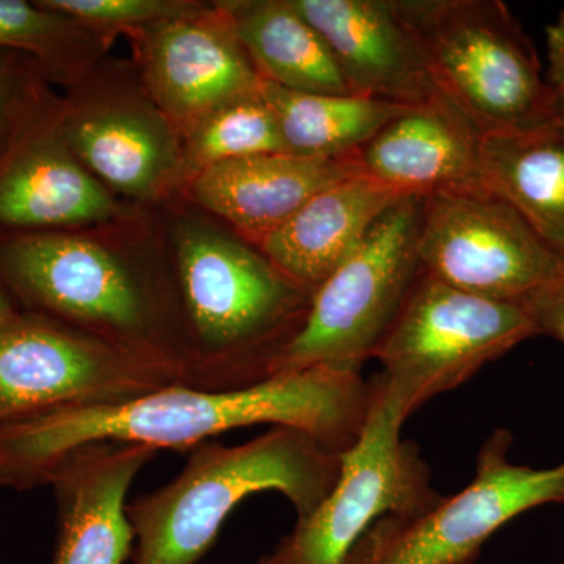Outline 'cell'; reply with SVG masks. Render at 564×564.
Returning a JSON list of instances; mask_svg holds the SVG:
<instances>
[{
  "label": "cell",
  "instance_id": "obj_1",
  "mask_svg": "<svg viewBox=\"0 0 564 564\" xmlns=\"http://www.w3.org/2000/svg\"><path fill=\"white\" fill-rule=\"evenodd\" d=\"M370 386L361 375L306 369L232 391L174 383L128 402L58 411L0 426V485H46L63 456L96 443L193 451L256 425L288 426L345 454L361 436Z\"/></svg>",
  "mask_w": 564,
  "mask_h": 564
},
{
  "label": "cell",
  "instance_id": "obj_2",
  "mask_svg": "<svg viewBox=\"0 0 564 564\" xmlns=\"http://www.w3.org/2000/svg\"><path fill=\"white\" fill-rule=\"evenodd\" d=\"M176 293L187 333V386L232 391L262 383L302 329L314 292L261 251L210 226L176 236Z\"/></svg>",
  "mask_w": 564,
  "mask_h": 564
},
{
  "label": "cell",
  "instance_id": "obj_3",
  "mask_svg": "<svg viewBox=\"0 0 564 564\" xmlns=\"http://www.w3.org/2000/svg\"><path fill=\"white\" fill-rule=\"evenodd\" d=\"M340 467V454L288 426L245 444L198 445L174 480L128 503L132 563H198L229 514L254 494L280 492L304 518L332 491Z\"/></svg>",
  "mask_w": 564,
  "mask_h": 564
},
{
  "label": "cell",
  "instance_id": "obj_4",
  "mask_svg": "<svg viewBox=\"0 0 564 564\" xmlns=\"http://www.w3.org/2000/svg\"><path fill=\"white\" fill-rule=\"evenodd\" d=\"M0 269L39 315L120 345L187 383L191 351L180 299L113 251L80 237H24L7 247Z\"/></svg>",
  "mask_w": 564,
  "mask_h": 564
},
{
  "label": "cell",
  "instance_id": "obj_5",
  "mask_svg": "<svg viewBox=\"0 0 564 564\" xmlns=\"http://www.w3.org/2000/svg\"><path fill=\"white\" fill-rule=\"evenodd\" d=\"M436 90L481 137L556 115L532 40L500 0H399Z\"/></svg>",
  "mask_w": 564,
  "mask_h": 564
},
{
  "label": "cell",
  "instance_id": "obj_6",
  "mask_svg": "<svg viewBox=\"0 0 564 564\" xmlns=\"http://www.w3.org/2000/svg\"><path fill=\"white\" fill-rule=\"evenodd\" d=\"M422 203L421 196H404L381 215L314 292L302 329L278 356L270 377L306 369L361 375L422 276Z\"/></svg>",
  "mask_w": 564,
  "mask_h": 564
},
{
  "label": "cell",
  "instance_id": "obj_7",
  "mask_svg": "<svg viewBox=\"0 0 564 564\" xmlns=\"http://www.w3.org/2000/svg\"><path fill=\"white\" fill-rule=\"evenodd\" d=\"M361 436L340 455L343 467L328 496L296 521L259 564H344L355 544L388 514L421 513L440 502L417 445L403 440L410 415L375 375Z\"/></svg>",
  "mask_w": 564,
  "mask_h": 564
},
{
  "label": "cell",
  "instance_id": "obj_8",
  "mask_svg": "<svg viewBox=\"0 0 564 564\" xmlns=\"http://www.w3.org/2000/svg\"><path fill=\"white\" fill-rule=\"evenodd\" d=\"M538 328L518 303L458 291L422 273L375 358L404 413L458 388Z\"/></svg>",
  "mask_w": 564,
  "mask_h": 564
},
{
  "label": "cell",
  "instance_id": "obj_9",
  "mask_svg": "<svg viewBox=\"0 0 564 564\" xmlns=\"http://www.w3.org/2000/svg\"><path fill=\"white\" fill-rule=\"evenodd\" d=\"M513 436L496 430L481 445L474 480L421 513L378 519L344 564H475L497 530L541 505L564 503V463H511Z\"/></svg>",
  "mask_w": 564,
  "mask_h": 564
},
{
  "label": "cell",
  "instance_id": "obj_10",
  "mask_svg": "<svg viewBox=\"0 0 564 564\" xmlns=\"http://www.w3.org/2000/svg\"><path fill=\"white\" fill-rule=\"evenodd\" d=\"M174 383L159 364L43 315H18L0 329V426L128 402Z\"/></svg>",
  "mask_w": 564,
  "mask_h": 564
},
{
  "label": "cell",
  "instance_id": "obj_11",
  "mask_svg": "<svg viewBox=\"0 0 564 564\" xmlns=\"http://www.w3.org/2000/svg\"><path fill=\"white\" fill-rule=\"evenodd\" d=\"M417 254L423 273L496 302L521 304L564 273L562 256L488 192L425 196Z\"/></svg>",
  "mask_w": 564,
  "mask_h": 564
},
{
  "label": "cell",
  "instance_id": "obj_12",
  "mask_svg": "<svg viewBox=\"0 0 564 564\" xmlns=\"http://www.w3.org/2000/svg\"><path fill=\"white\" fill-rule=\"evenodd\" d=\"M141 58L155 101L195 126L231 104L261 98L263 79L225 14H202L143 29Z\"/></svg>",
  "mask_w": 564,
  "mask_h": 564
},
{
  "label": "cell",
  "instance_id": "obj_13",
  "mask_svg": "<svg viewBox=\"0 0 564 564\" xmlns=\"http://www.w3.org/2000/svg\"><path fill=\"white\" fill-rule=\"evenodd\" d=\"M321 33L351 95L422 106L441 95L399 0H291Z\"/></svg>",
  "mask_w": 564,
  "mask_h": 564
},
{
  "label": "cell",
  "instance_id": "obj_14",
  "mask_svg": "<svg viewBox=\"0 0 564 564\" xmlns=\"http://www.w3.org/2000/svg\"><path fill=\"white\" fill-rule=\"evenodd\" d=\"M155 451L96 443L63 456L47 477L57 500L58 533L51 564H124L135 534L128 494Z\"/></svg>",
  "mask_w": 564,
  "mask_h": 564
},
{
  "label": "cell",
  "instance_id": "obj_15",
  "mask_svg": "<svg viewBox=\"0 0 564 564\" xmlns=\"http://www.w3.org/2000/svg\"><path fill=\"white\" fill-rule=\"evenodd\" d=\"M481 135L443 95L408 107L359 150L362 173L402 196L485 192Z\"/></svg>",
  "mask_w": 564,
  "mask_h": 564
},
{
  "label": "cell",
  "instance_id": "obj_16",
  "mask_svg": "<svg viewBox=\"0 0 564 564\" xmlns=\"http://www.w3.org/2000/svg\"><path fill=\"white\" fill-rule=\"evenodd\" d=\"M362 173L358 152L302 158L289 152L250 155L195 174L192 198L261 243L325 188Z\"/></svg>",
  "mask_w": 564,
  "mask_h": 564
},
{
  "label": "cell",
  "instance_id": "obj_17",
  "mask_svg": "<svg viewBox=\"0 0 564 564\" xmlns=\"http://www.w3.org/2000/svg\"><path fill=\"white\" fill-rule=\"evenodd\" d=\"M400 193L366 174L334 184L263 237L259 251L285 276L315 292L355 252Z\"/></svg>",
  "mask_w": 564,
  "mask_h": 564
},
{
  "label": "cell",
  "instance_id": "obj_18",
  "mask_svg": "<svg viewBox=\"0 0 564 564\" xmlns=\"http://www.w3.org/2000/svg\"><path fill=\"white\" fill-rule=\"evenodd\" d=\"M480 182L564 259V115L530 131L481 137Z\"/></svg>",
  "mask_w": 564,
  "mask_h": 564
},
{
  "label": "cell",
  "instance_id": "obj_19",
  "mask_svg": "<svg viewBox=\"0 0 564 564\" xmlns=\"http://www.w3.org/2000/svg\"><path fill=\"white\" fill-rule=\"evenodd\" d=\"M263 80L311 95H351L321 33L291 0H240L220 7Z\"/></svg>",
  "mask_w": 564,
  "mask_h": 564
},
{
  "label": "cell",
  "instance_id": "obj_20",
  "mask_svg": "<svg viewBox=\"0 0 564 564\" xmlns=\"http://www.w3.org/2000/svg\"><path fill=\"white\" fill-rule=\"evenodd\" d=\"M63 133L80 163L135 198L158 193L176 169L172 132L150 111L131 107L91 111L73 118Z\"/></svg>",
  "mask_w": 564,
  "mask_h": 564
},
{
  "label": "cell",
  "instance_id": "obj_21",
  "mask_svg": "<svg viewBox=\"0 0 564 564\" xmlns=\"http://www.w3.org/2000/svg\"><path fill=\"white\" fill-rule=\"evenodd\" d=\"M115 212L106 187L57 144H41L0 176V221L7 225H88Z\"/></svg>",
  "mask_w": 564,
  "mask_h": 564
},
{
  "label": "cell",
  "instance_id": "obj_22",
  "mask_svg": "<svg viewBox=\"0 0 564 564\" xmlns=\"http://www.w3.org/2000/svg\"><path fill=\"white\" fill-rule=\"evenodd\" d=\"M261 98L276 118L285 152L302 158L356 154L408 109L356 95L292 91L267 80Z\"/></svg>",
  "mask_w": 564,
  "mask_h": 564
},
{
  "label": "cell",
  "instance_id": "obj_23",
  "mask_svg": "<svg viewBox=\"0 0 564 564\" xmlns=\"http://www.w3.org/2000/svg\"><path fill=\"white\" fill-rule=\"evenodd\" d=\"M285 152L276 118L262 98L223 107L192 126L187 165L198 174L217 163Z\"/></svg>",
  "mask_w": 564,
  "mask_h": 564
},
{
  "label": "cell",
  "instance_id": "obj_24",
  "mask_svg": "<svg viewBox=\"0 0 564 564\" xmlns=\"http://www.w3.org/2000/svg\"><path fill=\"white\" fill-rule=\"evenodd\" d=\"M39 6L73 22H82L106 31L147 29L159 22L203 13L198 6L166 0H44L39 2Z\"/></svg>",
  "mask_w": 564,
  "mask_h": 564
},
{
  "label": "cell",
  "instance_id": "obj_25",
  "mask_svg": "<svg viewBox=\"0 0 564 564\" xmlns=\"http://www.w3.org/2000/svg\"><path fill=\"white\" fill-rule=\"evenodd\" d=\"M70 22L40 6L0 0V46H47L69 31Z\"/></svg>",
  "mask_w": 564,
  "mask_h": 564
},
{
  "label": "cell",
  "instance_id": "obj_26",
  "mask_svg": "<svg viewBox=\"0 0 564 564\" xmlns=\"http://www.w3.org/2000/svg\"><path fill=\"white\" fill-rule=\"evenodd\" d=\"M538 333L547 334L564 344V273L521 303Z\"/></svg>",
  "mask_w": 564,
  "mask_h": 564
},
{
  "label": "cell",
  "instance_id": "obj_27",
  "mask_svg": "<svg viewBox=\"0 0 564 564\" xmlns=\"http://www.w3.org/2000/svg\"><path fill=\"white\" fill-rule=\"evenodd\" d=\"M545 39L549 61L545 82L556 98H564V10L560 11L555 22L545 29Z\"/></svg>",
  "mask_w": 564,
  "mask_h": 564
},
{
  "label": "cell",
  "instance_id": "obj_28",
  "mask_svg": "<svg viewBox=\"0 0 564 564\" xmlns=\"http://www.w3.org/2000/svg\"><path fill=\"white\" fill-rule=\"evenodd\" d=\"M18 315L20 314L13 310V306H11L9 296H7V293L2 291V288H0V329L10 325Z\"/></svg>",
  "mask_w": 564,
  "mask_h": 564
},
{
  "label": "cell",
  "instance_id": "obj_29",
  "mask_svg": "<svg viewBox=\"0 0 564 564\" xmlns=\"http://www.w3.org/2000/svg\"><path fill=\"white\" fill-rule=\"evenodd\" d=\"M555 110L558 115H564V98H556Z\"/></svg>",
  "mask_w": 564,
  "mask_h": 564
},
{
  "label": "cell",
  "instance_id": "obj_30",
  "mask_svg": "<svg viewBox=\"0 0 564 564\" xmlns=\"http://www.w3.org/2000/svg\"><path fill=\"white\" fill-rule=\"evenodd\" d=\"M2 99H3V82H2V74H0V109H2Z\"/></svg>",
  "mask_w": 564,
  "mask_h": 564
}]
</instances>
